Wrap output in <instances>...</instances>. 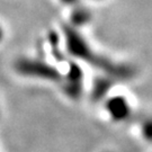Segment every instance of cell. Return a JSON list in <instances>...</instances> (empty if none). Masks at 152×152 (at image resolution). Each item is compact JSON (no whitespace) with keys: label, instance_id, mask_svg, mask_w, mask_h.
Masks as SVG:
<instances>
[{"label":"cell","instance_id":"6da1fadb","mask_svg":"<svg viewBox=\"0 0 152 152\" xmlns=\"http://www.w3.org/2000/svg\"><path fill=\"white\" fill-rule=\"evenodd\" d=\"M108 109L110 115L115 120H125L129 114V106L122 98H115L108 105Z\"/></svg>","mask_w":152,"mask_h":152},{"label":"cell","instance_id":"7a4b0ae2","mask_svg":"<svg viewBox=\"0 0 152 152\" xmlns=\"http://www.w3.org/2000/svg\"><path fill=\"white\" fill-rule=\"evenodd\" d=\"M143 133H144V136L147 137L148 140L152 141V121H149L144 124Z\"/></svg>","mask_w":152,"mask_h":152},{"label":"cell","instance_id":"3957f363","mask_svg":"<svg viewBox=\"0 0 152 152\" xmlns=\"http://www.w3.org/2000/svg\"><path fill=\"white\" fill-rule=\"evenodd\" d=\"M2 37V31H1V28H0V39Z\"/></svg>","mask_w":152,"mask_h":152}]
</instances>
